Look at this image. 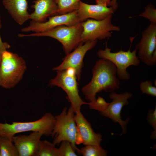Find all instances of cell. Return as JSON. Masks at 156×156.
<instances>
[{
	"mask_svg": "<svg viewBox=\"0 0 156 156\" xmlns=\"http://www.w3.org/2000/svg\"><path fill=\"white\" fill-rule=\"evenodd\" d=\"M92 73L90 81L81 90L89 102L95 101L96 94L102 91L111 92L119 88L116 68L111 62L101 58L97 60L92 68Z\"/></svg>",
	"mask_w": 156,
	"mask_h": 156,
	"instance_id": "1",
	"label": "cell"
},
{
	"mask_svg": "<svg viewBox=\"0 0 156 156\" xmlns=\"http://www.w3.org/2000/svg\"><path fill=\"white\" fill-rule=\"evenodd\" d=\"M26 68L22 57L7 50L4 51L0 62V86L6 89L14 87L22 78Z\"/></svg>",
	"mask_w": 156,
	"mask_h": 156,
	"instance_id": "2",
	"label": "cell"
},
{
	"mask_svg": "<svg viewBox=\"0 0 156 156\" xmlns=\"http://www.w3.org/2000/svg\"><path fill=\"white\" fill-rule=\"evenodd\" d=\"M55 116L45 113L40 119L29 122H12L11 124L0 122V136L12 141L15 134L29 131H38L46 137L51 135L55 122Z\"/></svg>",
	"mask_w": 156,
	"mask_h": 156,
	"instance_id": "3",
	"label": "cell"
},
{
	"mask_svg": "<svg viewBox=\"0 0 156 156\" xmlns=\"http://www.w3.org/2000/svg\"><path fill=\"white\" fill-rule=\"evenodd\" d=\"M75 113L71 107L68 109L65 107L59 115L55 116V122L51 135L53 143L59 145L62 142L69 141L75 151L78 153L79 149L76 146L77 129L75 120Z\"/></svg>",
	"mask_w": 156,
	"mask_h": 156,
	"instance_id": "4",
	"label": "cell"
},
{
	"mask_svg": "<svg viewBox=\"0 0 156 156\" xmlns=\"http://www.w3.org/2000/svg\"><path fill=\"white\" fill-rule=\"evenodd\" d=\"M83 31L82 22L72 26L62 25L46 31L30 34H18L19 37L27 36H47L57 40L62 44L66 55L81 44L80 38Z\"/></svg>",
	"mask_w": 156,
	"mask_h": 156,
	"instance_id": "5",
	"label": "cell"
},
{
	"mask_svg": "<svg viewBox=\"0 0 156 156\" xmlns=\"http://www.w3.org/2000/svg\"><path fill=\"white\" fill-rule=\"evenodd\" d=\"M134 38H130V44L127 51L121 50L112 52L106 43L104 49H99L96 52L97 56L101 59L108 60L113 63L117 69V75L121 79L129 80L131 78L129 73L127 70V68L131 66H138L140 61L136 55L137 50L136 49L131 51L130 49Z\"/></svg>",
	"mask_w": 156,
	"mask_h": 156,
	"instance_id": "6",
	"label": "cell"
},
{
	"mask_svg": "<svg viewBox=\"0 0 156 156\" xmlns=\"http://www.w3.org/2000/svg\"><path fill=\"white\" fill-rule=\"evenodd\" d=\"M55 77L51 79L49 85L60 88L66 93L67 99L75 114L81 112L82 105L88 104L81 98L79 94L77 78L74 71L69 69L57 71Z\"/></svg>",
	"mask_w": 156,
	"mask_h": 156,
	"instance_id": "7",
	"label": "cell"
},
{
	"mask_svg": "<svg viewBox=\"0 0 156 156\" xmlns=\"http://www.w3.org/2000/svg\"><path fill=\"white\" fill-rule=\"evenodd\" d=\"M112 16L110 15L101 20L88 19L82 22L81 43L105 39L112 36V31H120V27L114 25L112 22Z\"/></svg>",
	"mask_w": 156,
	"mask_h": 156,
	"instance_id": "8",
	"label": "cell"
},
{
	"mask_svg": "<svg viewBox=\"0 0 156 156\" xmlns=\"http://www.w3.org/2000/svg\"><path fill=\"white\" fill-rule=\"evenodd\" d=\"M135 49L140 61L149 66L156 64V23H150L142 31Z\"/></svg>",
	"mask_w": 156,
	"mask_h": 156,
	"instance_id": "9",
	"label": "cell"
},
{
	"mask_svg": "<svg viewBox=\"0 0 156 156\" xmlns=\"http://www.w3.org/2000/svg\"><path fill=\"white\" fill-rule=\"evenodd\" d=\"M132 96V93L127 92L121 94L114 92H110L109 97L112 100V102L109 103L104 111L100 112L102 116L119 124L122 129L120 135L126 133L127 124L130 119V118L127 117L125 120H123L121 118V111L124 106L129 104L128 100Z\"/></svg>",
	"mask_w": 156,
	"mask_h": 156,
	"instance_id": "10",
	"label": "cell"
},
{
	"mask_svg": "<svg viewBox=\"0 0 156 156\" xmlns=\"http://www.w3.org/2000/svg\"><path fill=\"white\" fill-rule=\"evenodd\" d=\"M97 42V40H95L80 44L72 52L67 54L62 63L53 68V70L57 71L71 69L74 71L77 80L79 81L84 56L88 51L95 47Z\"/></svg>",
	"mask_w": 156,
	"mask_h": 156,
	"instance_id": "11",
	"label": "cell"
},
{
	"mask_svg": "<svg viewBox=\"0 0 156 156\" xmlns=\"http://www.w3.org/2000/svg\"><path fill=\"white\" fill-rule=\"evenodd\" d=\"M48 18L47 21L41 23L32 21L28 26L21 29V31L42 32L60 25L72 26L81 22L78 18L77 10L64 14L55 15Z\"/></svg>",
	"mask_w": 156,
	"mask_h": 156,
	"instance_id": "12",
	"label": "cell"
},
{
	"mask_svg": "<svg viewBox=\"0 0 156 156\" xmlns=\"http://www.w3.org/2000/svg\"><path fill=\"white\" fill-rule=\"evenodd\" d=\"M75 120L77 129L76 144L101 146L102 135L96 133L89 122L81 112L75 114Z\"/></svg>",
	"mask_w": 156,
	"mask_h": 156,
	"instance_id": "13",
	"label": "cell"
},
{
	"mask_svg": "<svg viewBox=\"0 0 156 156\" xmlns=\"http://www.w3.org/2000/svg\"><path fill=\"white\" fill-rule=\"evenodd\" d=\"M42 133L33 131L28 135L14 136L12 141L15 146L19 156H36Z\"/></svg>",
	"mask_w": 156,
	"mask_h": 156,
	"instance_id": "14",
	"label": "cell"
},
{
	"mask_svg": "<svg viewBox=\"0 0 156 156\" xmlns=\"http://www.w3.org/2000/svg\"><path fill=\"white\" fill-rule=\"evenodd\" d=\"M114 12L111 7L98 4H89L83 2H79V7L77 10V15L81 22L89 18L97 20H103Z\"/></svg>",
	"mask_w": 156,
	"mask_h": 156,
	"instance_id": "15",
	"label": "cell"
},
{
	"mask_svg": "<svg viewBox=\"0 0 156 156\" xmlns=\"http://www.w3.org/2000/svg\"><path fill=\"white\" fill-rule=\"evenodd\" d=\"M31 7L34 9L30 14V19L36 22H45L47 18L58 15L55 0H35Z\"/></svg>",
	"mask_w": 156,
	"mask_h": 156,
	"instance_id": "16",
	"label": "cell"
},
{
	"mask_svg": "<svg viewBox=\"0 0 156 156\" xmlns=\"http://www.w3.org/2000/svg\"><path fill=\"white\" fill-rule=\"evenodd\" d=\"M2 3L5 8L18 24L22 25L30 19L27 0H3Z\"/></svg>",
	"mask_w": 156,
	"mask_h": 156,
	"instance_id": "17",
	"label": "cell"
},
{
	"mask_svg": "<svg viewBox=\"0 0 156 156\" xmlns=\"http://www.w3.org/2000/svg\"><path fill=\"white\" fill-rule=\"evenodd\" d=\"M81 0H55L58 8V15L77 10Z\"/></svg>",
	"mask_w": 156,
	"mask_h": 156,
	"instance_id": "18",
	"label": "cell"
},
{
	"mask_svg": "<svg viewBox=\"0 0 156 156\" xmlns=\"http://www.w3.org/2000/svg\"><path fill=\"white\" fill-rule=\"evenodd\" d=\"M55 146L46 140H40L36 156H58Z\"/></svg>",
	"mask_w": 156,
	"mask_h": 156,
	"instance_id": "19",
	"label": "cell"
},
{
	"mask_svg": "<svg viewBox=\"0 0 156 156\" xmlns=\"http://www.w3.org/2000/svg\"><path fill=\"white\" fill-rule=\"evenodd\" d=\"M1 156H19L17 149L10 140L0 136Z\"/></svg>",
	"mask_w": 156,
	"mask_h": 156,
	"instance_id": "20",
	"label": "cell"
},
{
	"mask_svg": "<svg viewBox=\"0 0 156 156\" xmlns=\"http://www.w3.org/2000/svg\"><path fill=\"white\" fill-rule=\"evenodd\" d=\"M107 151L101 146L86 145L79 149L78 153L83 156H106Z\"/></svg>",
	"mask_w": 156,
	"mask_h": 156,
	"instance_id": "21",
	"label": "cell"
},
{
	"mask_svg": "<svg viewBox=\"0 0 156 156\" xmlns=\"http://www.w3.org/2000/svg\"><path fill=\"white\" fill-rule=\"evenodd\" d=\"M58 156H77V155L71 143L65 140L61 142L57 148Z\"/></svg>",
	"mask_w": 156,
	"mask_h": 156,
	"instance_id": "22",
	"label": "cell"
},
{
	"mask_svg": "<svg viewBox=\"0 0 156 156\" xmlns=\"http://www.w3.org/2000/svg\"><path fill=\"white\" fill-rule=\"evenodd\" d=\"M137 16L148 20L150 23H156V9L153 4L148 3L145 7L144 11Z\"/></svg>",
	"mask_w": 156,
	"mask_h": 156,
	"instance_id": "23",
	"label": "cell"
},
{
	"mask_svg": "<svg viewBox=\"0 0 156 156\" xmlns=\"http://www.w3.org/2000/svg\"><path fill=\"white\" fill-rule=\"evenodd\" d=\"M140 90L143 94L156 96V87L153 85L152 81L150 80H146L141 82L140 84Z\"/></svg>",
	"mask_w": 156,
	"mask_h": 156,
	"instance_id": "24",
	"label": "cell"
},
{
	"mask_svg": "<svg viewBox=\"0 0 156 156\" xmlns=\"http://www.w3.org/2000/svg\"><path fill=\"white\" fill-rule=\"evenodd\" d=\"M147 120L148 122L151 125L153 131L151 133L150 137L152 139L156 138V106L154 109H150L148 113Z\"/></svg>",
	"mask_w": 156,
	"mask_h": 156,
	"instance_id": "25",
	"label": "cell"
},
{
	"mask_svg": "<svg viewBox=\"0 0 156 156\" xmlns=\"http://www.w3.org/2000/svg\"><path fill=\"white\" fill-rule=\"evenodd\" d=\"M102 97L99 96L96 101L88 103L90 109L97 110L100 112L104 111L109 104Z\"/></svg>",
	"mask_w": 156,
	"mask_h": 156,
	"instance_id": "26",
	"label": "cell"
},
{
	"mask_svg": "<svg viewBox=\"0 0 156 156\" xmlns=\"http://www.w3.org/2000/svg\"><path fill=\"white\" fill-rule=\"evenodd\" d=\"M1 27V23L0 14V29ZM10 47V46L8 43L2 41L0 35V54H1L3 52L7 50V49L9 48Z\"/></svg>",
	"mask_w": 156,
	"mask_h": 156,
	"instance_id": "27",
	"label": "cell"
},
{
	"mask_svg": "<svg viewBox=\"0 0 156 156\" xmlns=\"http://www.w3.org/2000/svg\"><path fill=\"white\" fill-rule=\"evenodd\" d=\"M117 1V0H111L108 5L112 8L114 12L117 10L118 8V3Z\"/></svg>",
	"mask_w": 156,
	"mask_h": 156,
	"instance_id": "28",
	"label": "cell"
},
{
	"mask_svg": "<svg viewBox=\"0 0 156 156\" xmlns=\"http://www.w3.org/2000/svg\"><path fill=\"white\" fill-rule=\"evenodd\" d=\"M111 0H95L97 4L108 6Z\"/></svg>",
	"mask_w": 156,
	"mask_h": 156,
	"instance_id": "29",
	"label": "cell"
},
{
	"mask_svg": "<svg viewBox=\"0 0 156 156\" xmlns=\"http://www.w3.org/2000/svg\"><path fill=\"white\" fill-rule=\"evenodd\" d=\"M1 54H0V62L1 60Z\"/></svg>",
	"mask_w": 156,
	"mask_h": 156,
	"instance_id": "30",
	"label": "cell"
},
{
	"mask_svg": "<svg viewBox=\"0 0 156 156\" xmlns=\"http://www.w3.org/2000/svg\"><path fill=\"white\" fill-rule=\"evenodd\" d=\"M0 156H1V152L0 150Z\"/></svg>",
	"mask_w": 156,
	"mask_h": 156,
	"instance_id": "31",
	"label": "cell"
}]
</instances>
